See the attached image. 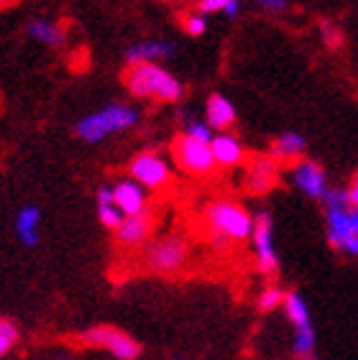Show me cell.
Masks as SVG:
<instances>
[{"label": "cell", "instance_id": "cell-33", "mask_svg": "<svg viewBox=\"0 0 358 360\" xmlns=\"http://www.w3.org/2000/svg\"><path fill=\"white\" fill-rule=\"evenodd\" d=\"M62 360H64V358H62Z\"/></svg>", "mask_w": 358, "mask_h": 360}, {"label": "cell", "instance_id": "cell-15", "mask_svg": "<svg viewBox=\"0 0 358 360\" xmlns=\"http://www.w3.org/2000/svg\"><path fill=\"white\" fill-rule=\"evenodd\" d=\"M174 51H177V46H174L172 41H141L128 49L125 62H128V67H131V64H144V62L154 64V59H172Z\"/></svg>", "mask_w": 358, "mask_h": 360}, {"label": "cell", "instance_id": "cell-31", "mask_svg": "<svg viewBox=\"0 0 358 360\" xmlns=\"http://www.w3.org/2000/svg\"><path fill=\"white\" fill-rule=\"evenodd\" d=\"M300 360H317V358H312V355H307V358H300Z\"/></svg>", "mask_w": 358, "mask_h": 360}, {"label": "cell", "instance_id": "cell-2", "mask_svg": "<svg viewBox=\"0 0 358 360\" xmlns=\"http://www.w3.org/2000/svg\"><path fill=\"white\" fill-rule=\"evenodd\" d=\"M205 222L210 233L223 243H241L251 238L254 230V217L238 202L218 200L205 207Z\"/></svg>", "mask_w": 358, "mask_h": 360}, {"label": "cell", "instance_id": "cell-7", "mask_svg": "<svg viewBox=\"0 0 358 360\" xmlns=\"http://www.w3.org/2000/svg\"><path fill=\"white\" fill-rule=\"evenodd\" d=\"M172 159L179 169L190 176H210L215 169L213 151H210V143H202V141H195L190 136H177L172 143Z\"/></svg>", "mask_w": 358, "mask_h": 360}, {"label": "cell", "instance_id": "cell-19", "mask_svg": "<svg viewBox=\"0 0 358 360\" xmlns=\"http://www.w3.org/2000/svg\"><path fill=\"white\" fill-rule=\"evenodd\" d=\"M97 217L108 230H118V225L123 222V212L113 202V187L97 189Z\"/></svg>", "mask_w": 358, "mask_h": 360}, {"label": "cell", "instance_id": "cell-4", "mask_svg": "<svg viewBox=\"0 0 358 360\" xmlns=\"http://www.w3.org/2000/svg\"><path fill=\"white\" fill-rule=\"evenodd\" d=\"M190 258V245L182 236H161L154 238L144 245V264L154 274L172 276L185 269Z\"/></svg>", "mask_w": 358, "mask_h": 360}, {"label": "cell", "instance_id": "cell-3", "mask_svg": "<svg viewBox=\"0 0 358 360\" xmlns=\"http://www.w3.org/2000/svg\"><path fill=\"white\" fill-rule=\"evenodd\" d=\"M138 123V112L131 105H108L103 110L85 115L77 123V136L87 143H100L103 139L113 136V133L128 131Z\"/></svg>", "mask_w": 358, "mask_h": 360}, {"label": "cell", "instance_id": "cell-11", "mask_svg": "<svg viewBox=\"0 0 358 360\" xmlns=\"http://www.w3.org/2000/svg\"><path fill=\"white\" fill-rule=\"evenodd\" d=\"M152 233H154V215L152 212H141V215L123 217V222L116 230V238L123 248H138V245L149 243Z\"/></svg>", "mask_w": 358, "mask_h": 360}, {"label": "cell", "instance_id": "cell-5", "mask_svg": "<svg viewBox=\"0 0 358 360\" xmlns=\"http://www.w3.org/2000/svg\"><path fill=\"white\" fill-rule=\"evenodd\" d=\"M80 342L87 347H100V350H108L113 358L118 360H136L141 355V345L131 335H125L123 330L111 325H95L87 327L85 333H80Z\"/></svg>", "mask_w": 358, "mask_h": 360}, {"label": "cell", "instance_id": "cell-23", "mask_svg": "<svg viewBox=\"0 0 358 360\" xmlns=\"http://www.w3.org/2000/svg\"><path fill=\"white\" fill-rule=\"evenodd\" d=\"M16 342H18V330H16L8 319L0 317V360L6 358L11 350L16 347Z\"/></svg>", "mask_w": 358, "mask_h": 360}, {"label": "cell", "instance_id": "cell-25", "mask_svg": "<svg viewBox=\"0 0 358 360\" xmlns=\"http://www.w3.org/2000/svg\"><path fill=\"white\" fill-rule=\"evenodd\" d=\"M182 28H185L190 36H202L207 28L205 15H202L200 11H197V13H185L182 15Z\"/></svg>", "mask_w": 358, "mask_h": 360}, {"label": "cell", "instance_id": "cell-28", "mask_svg": "<svg viewBox=\"0 0 358 360\" xmlns=\"http://www.w3.org/2000/svg\"><path fill=\"white\" fill-rule=\"evenodd\" d=\"M261 3L266 11H287V0H256Z\"/></svg>", "mask_w": 358, "mask_h": 360}, {"label": "cell", "instance_id": "cell-21", "mask_svg": "<svg viewBox=\"0 0 358 360\" xmlns=\"http://www.w3.org/2000/svg\"><path fill=\"white\" fill-rule=\"evenodd\" d=\"M284 294L279 286H266V289H261V294H259V299H256V307L261 309V312H276L279 307H284Z\"/></svg>", "mask_w": 358, "mask_h": 360}, {"label": "cell", "instance_id": "cell-22", "mask_svg": "<svg viewBox=\"0 0 358 360\" xmlns=\"http://www.w3.org/2000/svg\"><path fill=\"white\" fill-rule=\"evenodd\" d=\"M238 0H200V13H226L228 18L238 15Z\"/></svg>", "mask_w": 358, "mask_h": 360}, {"label": "cell", "instance_id": "cell-14", "mask_svg": "<svg viewBox=\"0 0 358 360\" xmlns=\"http://www.w3.org/2000/svg\"><path fill=\"white\" fill-rule=\"evenodd\" d=\"M205 115H207L205 123L210 125L213 131H221V133H226L228 128H233V123H235V108L230 105L228 97L218 95V92L207 97Z\"/></svg>", "mask_w": 358, "mask_h": 360}, {"label": "cell", "instance_id": "cell-32", "mask_svg": "<svg viewBox=\"0 0 358 360\" xmlns=\"http://www.w3.org/2000/svg\"><path fill=\"white\" fill-rule=\"evenodd\" d=\"M172 360H177V358H172Z\"/></svg>", "mask_w": 358, "mask_h": 360}, {"label": "cell", "instance_id": "cell-27", "mask_svg": "<svg viewBox=\"0 0 358 360\" xmlns=\"http://www.w3.org/2000/svg\"><path fill=\"white\" fill-rule=\"evenodd\" d=\"M345 197H348V205H351V210H358V174L351 179L348 189H345Z\"/></svg>", "mask_w": 358, "mask_h": 360}, {"label": "cell", "instance_id": "cell-10", "mask_svg": "<svg viewBox=\"0 0 358 360\" xmlns=\"http://www.w3.org/2000/svg\"><path fill=\"white\" fill-rule=\"evenodd\" d=\"M292 181L300 192L312 197V200H323L328 192V179H325V172L317 161H297L292 169Z\"/></svg>", "mask_w": 358, "mask_h": 360}, {"label": "cell", "instance_id": "cell-12", "mask_svg": "<svg viewBox=\"0 0 358 360\" xmlns=\"http://www.w3.org/2000/svg\"><path fill=\"white\" fill-rule=\"evenodd\" d=\"M113 202L123 212V217L141 215L146 212V189L133 179H121L113 187Z\"/></svg>", "mask_w": 358, "mask_h": 360}, {"label": "cell", "instance_id": "cell-9", "mask_svg": "<svg viewBox=\"0 0 358 360\" xmlns=\"http://www.w3.org/2000/svg\"><path fill=\"white\" fill-rule=\"evenodd\" d=\"M131 179L138 181L144 189H164L172 179V169H169V161L164 156H159L154 151L138 153L136 159L131 161Z\"/></svg>", "mask_w": 358, "mask_h": 360}, {"label": "cell", "instance_id": "cell-8", "mask_svg": "<svg viewBox=\"0 0 358 360\" xmlns=\"http://www.w3.org/2000/svg\"><path fill=\"white\" fill-rule=\"evenodd\" d=\"M251 245H254L256 269L264 276H274L279 271V256L274 245V222L268 212H259L254 217V230H251Z\"/></svg>", "mask_w": 358, "mask_h": 360}, {"label": "cell", "instance_id": "cell-29", "mask_svg": "<svg viewBox=\"0 0 358 360\" xmlns=\"http://www.w3.org/2000/svg\"><path fill=\"white\" fill-rule=\"evenodd\" d=\"M351 230L358 236V210H351Z\"/></svg>", "mask_w": 358, "mask_h": 360}, {"label": "cell", "instance_id": "cell-30", "mask_svg": "<svg viewBox=\"0 0 358 360\" xmlns=\"http://www.w3.org/2000/svg\"><path fill=\"white\" fill-rule=\"evenodd\" d=\"M13 0H0V8H6V6H11Z\"/></svg>", "mask_w": 358, "mask_h": 360}, {"label": "cell", "instance_id": "cell-24", "mask_svg": "<svg viewBox=\"0 0 358 360\" xmlns=\"http://www.w3.org/2000/svg\"><path fill=\"white\" fill-rule=\"evenodd\" d=\"M185 136H190V139H195V141H202V143H210V141H213V128H210L205 120H187Z\"/></svg>", "mask_w": 358, "mask_h": 360}, {"label": "cell", "instance_id": "cell-20", "mask_svg": "<svg viewBox=\"0 0 358 360\" xmlns=\"http://www.w3.org/2000/svg\"><path fill=\"white\" fill-rule=\"evenodd\" d=\"M28 34L34 36L36 41H42V44H49V46H59L64 39L62 34V28L54 26V23H49V21H31L28 23Z\"/></svg>", "mask_w": 358, "mask_h": 360}, {"label": "cell", "instance_id": "cell-16", "mask_svg": "<svg viewBox=\"0 0 358 360\" xmlns=\"http://www.w3.org/2000/svg\"><path fill=\"white\" fill-rule=\"evenodd\" d=\"M39 225H42V212H39V207L28 205V207H23L21 212H18V217H16V233H18L23 245H28V248L39 245Z\"/></svg>", "mask_w": 358, "mask_h": 360}, {"label": "cell", "instance_id": "cell-6", "mask_svg": "<svg viewBox=\"0 0 358 360\" xmlns=\"http://www.w3.org/2000/svg\"><path fill=\"white\" fill-rule=\"evenodd\" d=\"M284 312H287V319L292 322V330H295V340H292L295 355H300V358L312 355V350H315V325H312L310 307L302 299V294L290 291L284 297Z\"/></svg>", "mask_w": 358, "mask_h": 360}, {"label": "cell", "instance_id": "cell-13", "mask_svg": "<svg viewBox=\"0 0 358 360\" xmlns=\"http://www.w3.org/2000/svg\"><path fill=\"white\" fill-rule=\"evenodd\" d=\"M210 151H213V159H215V167H238L243 161V146L241 141L230 136V133H218L213 136L210 141Z\"/></svg>", "mask_w": 358, "mask_h": 360}, {"label": "cell", "instance_id": "cell-18", "mask_svg": "<svg viewBox=\"0 0 358 360\" xmlns=\"http://www.w3.org/2000/svg\"><path fill=\"white\" fill-rule=\"evenodd\" d=\"M304 148H307V143H304V139L300 133H282V136L271 143V159L297 161V159H302Z\"/></svg>", "mask_w": 358, "mask_h": 360}, {"label": "cell", "instance_id": "cell-1", "mask_svg": "<svg viewBox=\"0 0 358 360\" xmlns=\"http://www.w3.org/2000/svg\"><path fill=\"white\" fill-rule=\"evenodd\" d=\"M123 84L133 97H152L159 103H177L185 95V87L177 77L152 62L131 64L123 72Z\"/></svg>", "mask_w": 358, "mask_h": 360}, {"label": "cell", "instance_id": "cell-17", "mask_svg": "<svg viewBox=\"0 0 358 360\" xmlns=\"http://www.w3.org/2000/svg\"><path fill=\"white\" fill-rule=\"evenodd\" d=\"M276 181V161L271 156H261L254 159L251 169H248V187L254 192H266L268 187H274Z\"/></svg>", "mask_w": 358, "mask_h": 360}, {"label": "cell", "instance_id": "cell-26", "mask_svg": "<svg viewBox=\"0 0 358 360\" xmlns=\"http://www.w3.org/2000/svg\"><path fill=\"white\" fill-rule=\"evenodd\" d=\"M320 34H323L325 46L338 49L340 44H343V31H340V28H338L335 23H331V21H323V23H320Z\"/></svg>", "mask_w": 358, "mask_h": 360}]
</instances>
